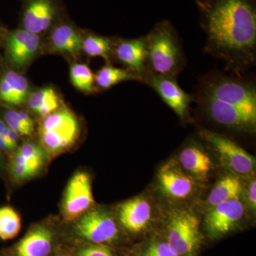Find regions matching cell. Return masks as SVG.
I'll use <instances>...</instances> for the list:
<instances>
[{"label": "cell", "mask_w": 256, "mask_h": 256, "mask_svg": "<svg viewBox=\"0 0 256 256\" xmlns=\"http://www.w3.org/2000/svg\"><path fill=\"white\" fill-rule=\"evenodd\" d=\"M159 182L164 193L175 200H184L194 190L193 178L171 165L160 170Z\"/></svg>", "instance_id": "cell-18"}, {"label": "cell", "mask_w": 256, "mask_h": 256, "mask_svg": "<svg viewBox=\"0 0 256 256\" xmlns=\"http://www.w3.org/2000/svg\"><path fill=\"white\" fill-rule=\"evenodd\" d=\"M62 14L58 0H24L22 26L40 35L60 22Z\"/></svg>", "instance_id": "cell-9"}, {"label": "cell", "mask_w": 256, "mask_h": 256, "mask_svg": "<svg viewBox=\"0 0 256 256\" xmlns=\"http://www.w3.org/2000/svg\"><path fill=\"white\" fill-rule=\"evenodd\" d=\"M40 35L22 28L10 32L5 44L8 60L16 68H25L40 50Z\"/></svg>", "instance_id": "cell-12"}, {"label": "cell", "mask_w": 256, "mask_h": 256, "mask_svg": "<svg viewBox=\"0 0 256 256\" xmlns=\"http://www.w3.org/2000/svg\"><path fill=\"white\" fill-rule=\"evenodd\" d=\"M80 127L75 114L63 108L44 118L40 127V136L44 150L50 156H56L75 144Z\"/></svg>", "instance_id": "cell-4"}, {"label": "cell", "mask_w": 256, "mask_h": 256, "mask_svg": "<svg viewBox=\"0 0 256 256\" xmlns=\"http://www.w3.org/2000/svg\"><path fill=\"white\" fill-rule=\"evenodd\" d=\"M207 36L206 50L236 72L254 65L256 0H196Z\"/></svg>", "instance_id": "cell-1"}, {"label": "cell", "mask_w": 256, "mask_h": 256, "mask_svg": "<svg viewBox=\"0 0 256 256\" xmlns=\"http://www.w3.org/2000/svg\"><path fill=\"white\" fill-rule=\"evenodd\" d=\"M130 80H138V78L127 69L116 68L111 65L102 67L95 76L96 85L104 90L110 88L119 82Z\"/></svg>", "instance_id": "cell-23"}, {"label": "cell", "mask_w": 256, "mask_h": 256, "mask_svg": "<svg viewBox=\"0 0 256 256\" xmlns=\"http://www.w3.org/2000/svg\"><path fill=\"white\" fill-rule=\"evenodd\" d=\"M12 172L14 178L18 181L28 180L37 174L36 172L26 165L14 162H12Z\"/></svg>", "instance_id": "cell-31"}, {"label": "cell", "mask_w": 256, "mask_h": 256, "mask_svg": "<svg viewBox=\"0 0 256 256\" xmlns=\"http://www.w3.org/2000/svg\"><path fill=\"white\" fill-rule=\"evenodd\" d=\"M180 161L184 169L202 181L207 180L213 169L210 156L196 144L185 146L180 152Z\"/></svg>", "instance_id": "cell-20"}, {"label": "cell", "mask_w": 256, "mask_h": 256, "mask_svg": "<svg viewBox=\"0 0 256 256\" xmlns=\"http://www.w3.org/2000/svg\"><path fill=\"white\" fill-rule=\"evenodd\" d=\"M119 220L128 232L138 233L148 226L152 217V207L143 198L124 202L119 208Z\"/></svg>", "instance_id": "cell-16"}, {"label": "cell", "mask_w": 256, "mask_h": 256, "mask_svg": "<svg viewBox=\"0 0 256 256\" xmlns=\"http://www.w3.org/2000/svg\"><path fill=\"white\" fill-rule=\"evenodd\" d=\"M198 101L212 120L224 127L254 130L256 124V112L230 105L207 96L197 95Z\"/></svg>", "instance_id": "cell-6"}, {"label": "cell", "mask_w": 256, "mask_h": 256, "mask_svg": "<svg viewBox=\"0 0 256 256\" xmlns=\"http://www.w3.org/2000/svg\"><path fill=\"white\" fill-rule=\"evenodd\" d=\"M144 256H180L168 242H156L146 249Z\"/></svg>", "instance_id": "cell-30"}, {"label": "cell", "mask_w": 256, "mask_h": 256, "mask_svg": "<svg viewBox=\"0 0 256 256\" xmlns=\"http://www.w3.org/2000/svg\"><path fill=\"white\" fill-rule=\"evenodd\" d=\"M112 52L116 60L134 74L138 80L143 82L148 74L146 36L120 40L116 44L112 43Z\"/></svg>", "instance_id": "cell-14"}, {"label": "cell", "mask_w": 256, "mask_h": 256, "mask_svg": "<svg viewBox=\"0 0 256 256\" xmlns=\"http://www.w3.org/2000/svg\"><path fill=\"white\" fill-rule=\"evenodd\" d=\"M198 94L256 112V86L248 80L210 74L202 79Z\"/></svg>", "instance_id": "cell-3"}, {"label": "cell", "mask_w": 256, "mask_h": 256, "mask_svg": "<svg viewBox=\"0 0 256 256\" xmlns=\"http://www.w3.org/2000/svg\"><path fill=\"white\" fill-rule=\"evenodd\" d=\"M112 42L107 37L88 34L82 38V50L92 57H102L108 60L112 53Z\"/></svg>", "instance_id": "cell-26"}, {"label": "cell", "mask_w": 256, "mask_h": 256, "mask_svg": "<svg viewBox=\"0 0 256 256\" xmlns=\"http://www.w3.org/2000/svg\"><path fill=\"white\" fill-rule=\"evenodd\" d=\"M249 202L252 210H256V180H252L248 190Z\"/></svg>", "instance_id": "cell-32"}, {"label": "cell", "mask_w": 256, "mask_h": 256, "mask_svg": "<svg viewBox=\"0 0 256 256\" xmlns=\"http://www.w3.org/2000/svg\"><path fill=\"white\" fill-rule=\"evenodd\" d=\"M200 222L188 210H178L172 216L168 244L180 256H194L200 246Z\"/></svg>", "instance_id": "cell-5"}, {"label": "cell", "mask_w": 256, "mask_h": 256, "mask_svg": "<svg viewBox=\"0 0 256 256\" xmlns=\"http://www.w3.org/2000/svg\"><path fill=\"white\" fill-rule=\"evenodd\" d=\"M56 256H73L70 255V254H68V252H60V254H58V255Z\"/></svg>", "instance_id": "cell-34"}, {"label": "cell", "mask_w": 256, "mask_h": 256, "mask_svg": "<svg viewBox=\"0 0 256 256\" xmlns=\"http://www.w3.org/2000/svg\"><path fill=\"white\" fill-rule=\"evenodd\" d=\"M28 80L14 70H8L0 79V102L9 106H20L30 96Z\"/></svg>", "instance_id": "cell-19"}, {"label": "cell", "mask_w": 256, "mask_h": 256, "mask_svg": "<svg viewBox=\"0 0 256 256\" xmlns=\"http://www.w3.org/2000/svg\"></svg>", "instance_id": "cell-35"}, {"label": "cell", "mask_w": 256, "mask_h": 256, "mask_svg": "<svg viewBox=\"0 0 256 256\" xmlns=\"http://www.w3.org/2000/svg\"><path fill=\"white\" fill-rule=\"evenodd\" d=\"M22 222L18 212L10 206L0 208V239L9 240L20 232Z\"/></svg>", "instance_id": "cell-25"}, {"label": "cell", "mask_w": 256, "mask_h": 256, "mask_svg": "<svg viewBox=\"0 0 256 256\" xmlns=\"http://www.w3.org/2000/svg\"><path fill=\"white\" fill-rule=\"evenodd\" d=\"M26 101L30 109L43 118L58 110L60 102L56 92L50 87L32 92Z\"/></svg>", "instance_id": "cell-22"}, {"label": "cell", "mask_w": 256, "mask_h": 256, "mask_svg": "<svg viewBox=\"0 0 256 256\" xmlns=\"http://www.w3.org/2000/svg\"><path fill=\"white\" fill-rule=\"evenodd\" d=\"M74 226L75 233L80 238L92 244H110L118 237L117 224L112 216L102 210L86 212Z\"/></svg>", "instance_id": "cell-7"}, {"label": "cell", "mask_w": 256, "mask_h": 256, "mask_svg": "<svg viewBox=\"0 0 256 256\" xmlns=\"http://www.w3.org/2000/svg\"><path fill=\"white\" fill-rule=\"evenodd\" d=\"M143 82L149 85L180 118L186 119L192 96L180 86L176 78L148 74Z\"/></svg>", "instance_id": "cell-11"}, {"label": "cell", "mask_w": 256, "mask_h": 256, "mask_svg": "<svg viewBox=\"0 0 256 256\" xmlns=\"http://www.w3.org/2000/svg\"><path fill=\"white\" fill-rule=\"evenodd\" d=\"M5 124L20 136H30L33 132V128H30L20 118L18 111L8 110L4 114Z\"/></svg>", "instance_id": "cell-28"}, {"label": "cell", "mask_w": 256, "mask_h": 256, "mask_svg": "<svg viewBox=\"0 0 256 256\" xmlns=\"http://www.w3.org/2000/svg\"><path fill=\"white\" fill-rule=\"evenodd\" d=\"M76 256H114L110 248L104 244H92L79 248Z\"/></svg>", "instance_id": "cell-29"}, {"label": "cell", "mask_w": 256, "mask_h": 256, "mask_svg": "<svg viewBox=\"0 0 256 256\" xmlns=\"http://www.w3.org/2000/svg\"><path fill=\"white\" fill-rule=\"evenodd\" d=\"M54 240V234L48 227L37 225L16 244L13 256H50Z\"/></svg>", "instance_id": "cell-15"}, {"label": "cell", "mask_w": 256, "mask_h": 256, "mask_svg": "<svg viewBox=\"0 0 256 256\" xmlns=\"http://www.w3.org/2000/svg\"><path fill=\"white\" fill-rule=\"evenodd\" d=\"M146 40L148 74L176 78L184 66L185 60L172 23L168 20L156 23Z\"/></svg>", "instance_id": "cell-2"}, {"label": "cell", "mask_w": 256, "mask_h": 256, "mask_svg": "<svg viewBox=\"0 0 256 256\" xmlns=\"http://www.w3.org/2000/svg\"><path fill=\"white\" fill-rule=\"evenodd\" d=\"M200 136L214 150L229 169L240 175L252 172L255 168V158L242 146L222 134L206 130H202Z\"/></svg>", "instance_id": "cell-8"}, {"label": "cell", "mask_w": 256, "mask_h": 256, "mask_svg": "<svg viewBox=\"0 0 256 256\" xmlns=\"http://www.w3.org/2000/svg\"><path fill=\"white\" fill-rule=\"evenodd\" d=\"M0 150L6 151L12 150L9 144L6 142L5 138L3 137L2 134L0 133Z\"/></svg>", "instance_id": "cell-33"}, {"label": "cell", "mask_w": 256, "mask_h": 256, "mask_svg": "<svg viewBox=\"0 0 256 256\" xmlns=\"http://www.w3.org/2000/svg\"><path fill=\"white\" fill-rule=\"evenodd\" d=\"M92 181L84 172H78L72 176L64 194L62 213L68 222L77 220L94 204Z\"/></svg>", "instance_id": "cell-10"}, {"label": "cell", "mask_w": 256, "mask_h": 256, "mask_svg": "<svg viewBox=\"0 0 256 256\" xmlns=\"http://www.w3.org/2000/svg\"><path fill=\"white\" fill-rule=\"evenodd\" d=\"M70 78L74 86L82 92H96L94 85L95 76L90 68L86 64H75L72 65L70 70Z\"/></svg>", "instance_id": "cell-27"}, {"label": "cell", "mask_w": 256, "mask_h": 256, "mask_svg": "<svg viewBox=\"0 0 256 256\" xmlns=\"http://www.w3.org/2000/svg\"><path fill=\"white\" fill-rule=\"evenodd\" d=\"M44 154L40 146L33 143H24L14 154L12 162L26 165L38 172L43 165Z\"/></svg>", "instance_id": "cell-24"}, {"label": "cell", "mask_w": 256, "mask_h": 256, "mask_svg": "<svg viewBox=\"0 0 256 256\" xmlns=\"http://www.w3.org/2000/svg\"><path fill=\"white\" fill-rule=\"evenodd\" d=\"M244 205L239 198L212 207L205 218L207 230L214 237L224 235L236 226L244 217Z\"/></svg>", "instance_id": "cell-13"}, {"label": "cell", "mask_w": 256, "mask_h": 256, "mask_svg": "<svg viewBox=\"0 0 256 256\" xmlns=\"http://www.w3.org/2000/svg\"><path fill=\"white\" fill-rule=\"evenodd\" d=\"M82 37L72 23L60 20L52 28L50 44L52 50L66 54L76 56L82 50Z\"/></svg>", "instance_id": "cell-17"}, {"label": "cell", "mask_w": 256, "mask_h": 256, "mask_svg": "<svg viewBox=\"0 0 256 256\" xmlns=\"http://www.w3.org/2000/svg\"><path fill=\"white\" fill-rule=\"evenodd\" d=\"M242 192V182L236 176H224L212 188L208 197V203L214 207L229 200L240 198Z\"/></svg>", "instance_id": "cell-21"}]
</instances>
